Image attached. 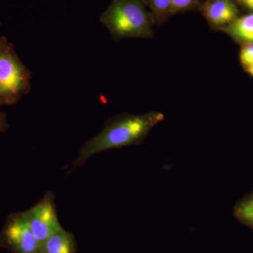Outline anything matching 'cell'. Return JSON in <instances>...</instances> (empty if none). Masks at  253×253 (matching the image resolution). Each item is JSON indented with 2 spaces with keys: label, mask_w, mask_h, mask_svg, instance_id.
<instances>
[{
  "label": "cell",
  "mask_w": 253,
  "mask_h": 253,
  "mask_svg": "<svg viewBox=\"0 0 253 253\" xmlns=\"http://www.w3.org/2000/svg\"><path fill=\"white\" fill-rule=\"evenodd\" d=\"M164 120L160 112L142 115L121 114L110 118L99 134L86 141L71 163V172L81 168L94 155L108 150L136 146L144 142L150 131Z\"/></svg>",
  "instance_id": "obj_1"
},
{
  "label": "cell",
  "mask_w": 253,
  "mask_h": 253,
  "mask_svg": "<svg viewBox=\"0 0 253 253\" xmlns=\"http://www.w3.org/2000/svg\"><path fill=\"white\" fill-rule=\"evenodd\" d=\"M99 21L116 41L148 38L154 33V18L143 0H112Z\"/></svg>",
  "instance_id": "obj_2"
},
{
  "label": "cell",
  "mask_w": 253,
  "mask_h": 253,
  "mask_svg": "<svg viewBox=\"0 0 253 253\" xmlns=\"http://www.w3.org/2000/svg\"><path fill=\"white\" fill-rule=\"evenodd\" d=\"M32 73L4 36L0 37V106L17 104L31 90Z\"/></svg>",
  "instance_id": "obj_3"
},
{
  "label": "cell",
  "mask_w": 253,
  "mask_h": 253,
  "mask_svg": "<svg viewBox=\"0 0 253 253\" xmlns=\"http://www.w3.org/2000/svg\"><path fill=\"white\" fill-rule=\"evenodd\" d=\"M0 247L11 253H42L24 211L11 213L6 217L0 231Z\"/></svg>",
  "instance_id": "obj_4"
},
{
  "label": "cell",
  "mask_w": 253,
  "mask_h": 253,
  "mask_svg": "<svg viewBox=\"0 0 253 253\" xmlns=\"http://www.w3.org/2000/svg\"><path fill=\"white\" fill-rule=\"evenodd\" d=\"M24 214L41 248L50 236L62 228L51 191H48L34 206L24 211Z\"/></svg>",
  "instance_id": "obj_5"
},
{
  "label": "cell",
  "mask_w": 253,
  "mask_h": 253,
  "mask_svg": "<svg viewBox=\"0 0 253 253\" xmlns=\"http://www.w3.org/2000/svg\"><path fill=\"white\" fill-rule=\"evenodd\" d=\"M201 11L208 22L216 27H226L237 19L239 14L232 0H206Z\"/></svg>",
  "instance_id": "obj_6"
},
{
  "label": "cell",
  "mask_w": 253,
  "mask_h": 253,
  "mask_svg": "<svg viewBox=\"0 0 253 253\" xmlns=\"http://www.w3.org/2000/svg\"><path fill=\"white\" fill-rule=\"evenodd\" d=\"M77 248L74 235L62 227L46 240L41 251L42 253H76Z\"/></svg>",
  "instance_id": "obj_7"
},
{
  "label": "cell",
  "mask_w": 253,
  "mask_h": 253,
  "mask_svg": "<svg viewBox=\"0 0 253 253\" xmlns=\"http://www.w3.org/2000/svg\"><path fill=\"white\" fill-rule=\"evenodd\" d=\"M224 31L237 41L253 42V14L238 18Z\"/></svg>",
  "instance_id": "obj_8"
},
{
  "label": "cell",
  "mask_w": 253,
  "mask_h": 253,
  "mask_svg": "<svg viewBox=\"0 0 253 253\" xmlns=\"http://www.w3.org/2000/svg\"><path fill=\"white\" fill-rule=\"evenodd\" d=\"M233 214L240 223L253 230V191L236 203Z\"/></svg>",
  "instance_id": "obj_9"
},
{
  "label": "cell",
  "mask_w": 253,
  "mask_h": 253,
  "mask_svg": "<svg viewBox=\"0 0 253 253\" xmlns=\"http://www.w3.org/2000/svg\"><path fill=\"white\" fill-rule=\"evenodd\" d=\"M143 1L151 9L156 18L163 19L171 14L172 0H143Z\"/></svg>",
  "instance_id": "obj_10"
},
{
  "label": "cell",
  "mask_w": 253,
  "mask_h": 253,
  "mask_svg": "<svg viewBox=\"0 0 253 253\" xmlns=\"http://www.w3.org/2000/svg\"><path fill=\"white\" fill-rule=\"evenodd\" d=\"M240 59L245 67H249L253 64V42L246 43L243 46L240 54Z\"/></svg>",
  "instance_id": "obj_11"
},
{
  "label": "cell",
  "mask_w": 253,
  "mask_h": 253,
  "mask_svg": "<svg viewBox=\"0 0 253 253\" xmlns=\"http://www.w3.org/2000/svg\"><path fill=\"white\" fill-rule=\"evenodd\" d=\"M196 0H172L171 14L189 9L194 4Z\"/></svg>",
  "instance_id": "obj_12"
},
{
  "label": "cell",
  "mask_w": 253,
  "mask_h": 253,
  "mask_svg": "<svg viewBox=\"0 0 253 253\" xmlns=\"http://www.w3.org/2000/svg\"><path fill=\"white\" fill-rule=\"evenodd\" d=\"M9 124L6 121V114L0 111V134L7 130L9 129Z\"/></svg>",
  "instance_id": "obj_13"
},
{
  "label": "cell",
  "mask_w": 253,
  "mask_h": 253,
  "mask_svg": "<svg viewBox=\"0 0 253 253\" xmlns=\"http://www.w3.org/2000/svg\"><path fill=\"white\" fill-rule=\"evenodd\" d=\"M240 2L253 9V0H239Z\"/></svg>",
  "instance_id": "obj_14"
},
{
  "label": "cell",
  "mask_w": 253,
  "mask_h": 253,
  "mask_svg": "<svg viewBox=\"0 0 253 253\" xmlns=\"http://www.w3.org/2000/svg\"><path fill=\"white\" fill-rule=\"evenodd\" d=\"M247 71L251 76H253V64L251 65L249 67H247Z\"/></svg>",
  "instance_id": "obj_15"
},
{
  "label": "cell",
  "mask_w": 253,
  "mask_h": 253,
  "mask_svg": "<svg viewBox=\"0 0 253 253\" xmlns=\"http://www.w3.org/2000/svg\"><path fill=\"white\" fill-rule=\"evenodd\" d=\"M0 25H1V23H0Z\"/></svg>",
  "instance_id": "obj_16"
}]
</instances>
